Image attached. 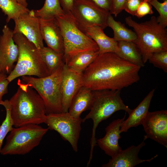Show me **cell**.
Returning <instances> with one entry per match:
<instances>
[{
	"instance_id": "f1b7e54d",
	"label": "cell",
	"mask_w": 167,
	"mask_h": 167,
	"mask_svg": "<svg viewBox=\"0 0 167 167\" xmlns=\"http://www.w3.org/2000/svg\"><path fill=\"white\" fill-rule=\"evenodd\" d=\"M148 61L155 67L162 69L165 72H167V51L154 53Z\"/></svg>"
},
{
	"instance_id": "8d00e7d4",
	"label": "cell",
	"mask_w": 167,
	"mask_h": 167,
	"mask_svg": "<svg viewBox=\"0 0 167 167\" xmlns=\"http://www.w3.org/2000/svg\"><path fill=\"white\" fill-rule=\"evenodd\" d=\"M3 74H0V78L2 75Z\"/></svg>"
},
{
	"instance_id": "f546056e",
	"label": "cell",
	"mask_w": 167,
	"mask_h": 167,
	"mask_svg": "<svg viewBox=\"0 0 167 167\" xmlns=\"http://www.w3.org/2000/svg\"><path fill=\"white\" fill-rule=\"evenodd\" d=\"M153 13L152 6L149 2L145 0H143L140 2L138 8L135 16L140 18L147 15H152Z\"/></svg>"
},
{
	"instance_id": "d4e9b609",
	"label": "cell",
	"mask_w": 167,
	"mask_h": 167,
	"mask_svg": "<svg viewBox=\"0 0 167 167\" xmlns=\"http://www.w3.org/2000/svg\"><path fill=\"white\" fill-rule=\"evenodd\" d=\"M107 26L113 30V38L118 42L124 41L134 42L136 39V35L134 31L127 28L124 24L115 20L111 14L108 18Z\"/></svg>"
},
{
	"instance_id": "52a82bcc",
	"label": "cell",
	"mask_w": 167,
	"mask_h": 167,
	"mask_svg": "<svg viewBox=\"0 0 167 167\" xmlns=\"http://www.w3.org/2000/svg\"><path fill=\"white\" fill-rule=\"evenodd\" d=\"M63 66L45 77H22V81L36 90L42 98L46 114L62 112L60 86Z\"/></svg>"
},
{
	"instance_id": "8992f818",
	"label": "cell",
	"mask_w": 167,
	"mask_h": 167,
	"mask_svg": "<svg viewBox=\"0 0 167 167\" xmlns=\"http://www.w3.org/2000/svg\"><path fill=\"white\" fill-rule=\"evenodd\" d=\"M56 19L63 38L65 63L71 57L79 53L99 51L96 43L79 28L70 12Z\"/></svg>"
},
{
	"instance_id": "9a60e30c",
	"label": "cell",
	"mask_w": 167,
	"mask_h": 167,
	"mask_svg": "<svg viewBox=\"0 0 167 167\" xmlns=\"http://www.w3.org/2000/svg\"><path fill=\"white\" fill-rule=\"evenodd\" d=\"M144 137L143 141L137 146L132 145L124 150H122L118 154L111 157L108 163L102 165L103 167H133L144 162H150L158 156L156 155L147 160L139 159L138 154L140 149L145 145Z\"/></svg>"
},
{
	"instance_id": "603a6c76",
	"label": "cell",
	"mask_w": 167,
	"mask_h": 167,
	"mask_svg": "<svg viewBox=\"0 0 167 167\" xmlns=\"http://www.w3.org/2000/svg\"><path fill=\"white\" fill-rule=\"evenodd\" d=\"M37 50L50 74L65 64L63 54L58 53L48 46L37 48Z\"/></svg>"
},
{
	"instance_id": "7c38bea8",
	"label": "cell",
	"mask_w": 167,
	"mask_h": 167,
	"mask_svg": "<svg viewBox=\"0 0 167 167\" xmlns=\"http://www.w3.org/2000/svg\"><path fill=\"white\" fill-rule=\"evenodd\" d=\"M2 32L0 36V74L8 75L17 61L19 49L13 39V30L5 25Z\"/></svg>"
},
{
	"instance_id": "30bf717a",
	"label": "cell",
	"mask_w": 167,
	"mask_h": 167,
	"mask_svg": "<svg viewBox=\"0 0 167 167\" xmlns=\"http://www.w3.org/2000/svg\"><path fill=\"white\" fill-rule=\"evenodd\" d=\"M82 122L80 117L75 118L68 112L46 114L44 123L49 129L57 132L64 140L69 143L73 150L77 152Z\"/></svg>"
},
{
	"instance_id": "ac0fdd59",
	"label": "cell",
	"mask_w": 167,
	"mask_h": 167,
	"mask_svg": "<svg viewBox=\"0 0 167 167\" xmlns=\"http://www.w3.org/2000/svg\"><path fill=\"white\" fill-rule=\"evenodd\" d=\"M103 30L100 26H95L84 28L82 31L96 43L99 48V54L116 53L118 48V42L113 38L107 36Z\"/></svg>"
},
{
	"instance_id": "ffe728a7",
	"label": "cell",
	"mask_w": 167,
	"mask_h": 167,
	"mask_svg": "<svg viewBox=\"0 0 167 167\" xmlns=\"http://www.w3.org/2000/svg\"><path fill=\"white\" fill-rule=\"evenodd\" d=\"M94 99L92 91L82 86L73 98L68 109V113L75 118L80 117L83 112L91 109Z\"/></svg>"
},
{
	"instance_id": "cb8c5ba5",
	"label": "cell",
	"mask_w": 167,
	"mask_h": 167,
	"mask_svg": "<svg viewBox=\"0 0 167 167\" xmlns=\"http://www.w3.org/2000/svg\"><path fill=\"white\" fill-rule=\"evenodd\" d=\"M33 11L35 16L44 19L56 18L65 14L61 6V0H45L41 8Z\"/></svg>"
},
{
	"instance_id": "836d02e7",
	"label": "cell",
	"mask_w": 167,
	"mask_h": 167,
	"mask_svg": "<svg viewBox=\"0 0 167 167\" xmlns=\"http://www.w3.org/2000/svg\"><path fill=\"white\" fill-rule=\"evenodd\" d=\"M96 5L103 10L109 12L110 0H92Z\"/></svg>"
},
{
	"instance_id": "e575fe53",
	"label": "cell",
	"mask_w": 167,
	"mask_h": 167,
	"mask_svg": "<svg viewBox=\"0 0 167 167\" xmlns=\"http://www.w3.org/2000/svg\"><path fill=\"white\" fill-rule=\"evenodd\" d=\"M75 0H61V6L65 13H66L71 11Z\"/></svg>"
},
{
	"instance_id": "d6986e66",
	"label": "cell",
	"mask_w": 167,
	"mask_h": 167,
	"mask_svg": "<svg viewBox=\"0 0 167 167\" xmlns=\"http://www.w3.org/2000/svg\"><path fill=\"white\" fill-rule=\"evenodd\" d=\"M155 89H152L138 106L129 114L128 118L124 120L121 125V133L126 132L130 128L141 125V123L148 112L152 98Z\"/></svg>"
},
{
	"instance_id": "e0dca14e",
	"label": "cell",
	"mask_w": 167,
	"mask_h": 167,
	"mask_svg": "<svg viewBox=\"0 0 167 167\" xmlns=\"http://www.w3.org/2000/svg\"><path fill=\"white\" fill-rule=\"evenodd\" d=\"M126 115L122 119L113 121L105 128V136L97 140V143L100 148L111 157L122 150L119 145L118 141L121 138L120 127Z\"/></svg>"
},
{
	"instance_id": "6da1fadb",
	"label": "cell",
	"mask_w": 167,
	"mask_h": 167,
	"mask_svg": "<svg viewBox=\"0 0 167 167\" xmlns=\"http://www.w3.org/2000/svg\"><path fill=\"white\" fill-rule=\"evenodd\" d=\"M141 68L115 53L99 54L83 73V86L92 91H121L139 80Z\"/></svg>"
},
{
	"instance_id": "3957f363",
	"label": "cell",
	"mask_w": 167,
	"mask_h": 167,
	"mask_svg": "<svg viewBox=\"0 0 167 167\" xmlns=\"http://www.w3.org/2000/svg\"><path fill=\"white\" fill-rule=\"evenodd\" d=\"M125 19L136 34V39L134 42L139 50L144 64L153 53L167 51V29L159 23L155 16L140 23L130 16Z\"/></svg>"
},
{
	"instance_id": "1f68e13d",
	"label": "cell",
	"mask_w": 167,
	"mask_h": 167,
	"mask_svg": "<svg viewBox=\"0 0 167 167\" xmlns=\"http://www.w3.org/2000/svg\"><path fill=\"white\" fill-rule=\"evenodd\" d=\"M126 0H110V10L111 14L116 17L123 10Z\"/></svg>"
},
{
	"instance_id": "d6a6232c",
	"label": "cell",
	"mask_w": 167,
	"mask_h": 167,
	"mask_svg": "<svg viewBox=\"0 0 167 167\" xmlns=\"http://www.w3.org/2000/svg\"><path fill=\"white\" fill-rule=\"evenodd\" d=\"M7 75L3 74L0 78V102L3 96L8 92V86L10 83L6 78Z\"/></svg>"
},
{
	"instance_id": "d590c367",
	"label": "cell",
	"mask_w": 167,
	"mask_h": 167,
	"mask_svg": "<svg viewBox=\"0 0 167 167\" xmlns=\"http://www.w3.org/2000/svg\"><path fill=\"white\" fill-rule=\"evenodd\" d=\"M20 4L25 7H27L28 6V3L26 0H17Z\"/></svg>"
},
{
	"instance_id": "484cf974",
	"label": "cell",
	"mask_w": 167,
	"mask_h": 167,
	"mask_svg": "<svg viewBox=\"0 0 167 167\" xmlns=\"http://www.w3.org/2000/svg\"><path fill=\"white\" fill-rule=\"evenodd\" d=\"M0 8L4 15L7 16L6 19L7 23L11 19L14 20L30 11L17 0H0Z\"/></svg>"
},
{
	"instance_id": "5b68a950",
	"label": "cell",
	"mask_w": 167,
	"mask_h": 167,
	"mask_svg": "<svg viewBox=\"0 0 167 167\" xmlns=\"http://www.w3.org/2000/svg\"><path fill=\"white\" fill-rule=\"evenodd\" d=\"M13 39L18 46L19 54L16 65L6 77L10 82L21 76L41 78L50 75L33 43L19 33L14 34Z\"/></svg>"
},
{
	"instance_id": "74e56055",
	"label": "cell",
	"mask_w": 167,
	"mask_h": 167,
	"mask_svg": "<svg viewBox=\"0 0 167 167\" xmlns=\"http://www.w3.org/2000/svg\"><path fill=\"white\" fill-rule=\"evenodd\" d=\"M145 0L147 1H148V2H149L152 0Z\"/></svg>"
},
{
	"instance_id": "ba28073f",
	"label": "cell",
	"mask_w": 167,
	"mask_h": 167,
	"mask_svg": "<svg viewBox=\"0 0 167 167\" xmlns=\"http://www.w3.org/2000/svg\"><path fill=\"white\" fill-rule=\"evenodd\" d=\"M49 129L36 124L13 127L6 138L0 154L23 155L29 153L39 144Z\"/></svg>"
},
{
	"instance_id": "277c9868",
	"label": "cell",
	"mask_w": 167,
	"mask_h": 167,
	"mask_svg": "<svg viewBox=\"0 0 167 167\" xmlns=\"http://www.w3.org/2000/svg\"><path fill=\"white\" fill-rule=\"evenodd\" d=\"M92 91L94 98L92 106L89 113L82 119V122L90 119H92L93 122L89 162L92 160L94 148L97 145L96 131L99 124L117 111L124 110L129 114L132 110L124 103L120 96V90H102Z\"/></svg>"
},
{
	"instance_id": "4dcf8cb0",
	"label": "cell",
	"mask_w": 167,
	"mask_h": 167,
	"mask_svg": "<svg viewBox=\"0 0 167 167\" xmlns=\"http://www.w3.org/2000/svg\"><path fill=\"white\" fill-rule=\"evenodd\" d=\"M143 0H126L123 10L132 16H135L138 8Z\"/></svg>"
},
{
	"instance_id": "2e32d148",
	"label": "cell",
	"mask_w": 167,
	"mask_h": 167,
	"mask_svg": "<svg viewBox=\"0 0 167 167\" xmlns=\"http://www.w3.org/2000/svg\"><path fill=\"white\" fill-rule=\"evenodd\" d=\"M38 18L41 35L48 47L64 54L63 38L56 19H44Z\"/></svg>"
},
{
	"instance_id": "44dd1931",
	"label": "cell",
	"mask_w": 167,
	"mask_h": 167,
	"mask_svg": "<svg viewBox=\"0 0 167 167\" xmlns=\"http://www.w3.org/2000/svg\"><path fill=\"white\" fill-rule=\"evenodd\" d=\"M118 46L115 53L120 57L141 67L144 66L140 52L133 42L119 41Z\"/></svg>"
},
{
	"instance_id": "8fae6325",
	"label": "cell",
	"mask_w": 167,
	"mask_h": 167,
	"mask_svg": "<svg viewBox=\"0 0 167 167\" xmlns=\"http://www.w3.org/2000/svg\"><path fill=\"white\" fill-rule=\"evenodd\" d=\"M141 124L146 133L144 137L151 139L167 148V111L148 112Z\"/></svg>"
},
{
	"instance_id": "7402d4cb",
	"label": "cell",
	"mask_w": 167,
	"mask_h": 167,
	"mask_svg": "<svg viewBox=\"0 0 167 167\" xmlns=\"http://www.w3.org/2000/svg\"><path fill=\"white\" fill-rule=\"evenodd\" d=\"M99 54L98 51H88L79 53L71 57L65 64L71 70L83 74Z\"/></svg>"
},
{
	"instance_id": "9c48e42d",
	"label": "cell",
	"mask_w": 167,
	"mask_h": 167,
	"mask_svg": "<svg viewBox=\"0 0 167 167\" xmlns=\"http://www.w3.org/2000/svg\"><path fill=\"white\" fill-rule=\"evenodd\" d=\"M79 28L98 26L103 29L107 26L109 12L100 8L92 0H75L70 11Z\"/></svg>"
},
{
	"instance_id": "7a4b0ae2",
	"label": "cell",
	"mask_w": 167,
	"mask_h": 167,
	"mask_svg": "<svg viewBox=\"0 0 167 167\" xmlns=\"http://www.w3.org/2000/svg\"><path fill=\"white\" fill-rule=\"evenodd\" d=\"M15 93L9 100L11 115L15 127L45 123L46 113L42 98L36 91L19 79Z\"/></svg>"
},
{
	"instance_id": "5bb4252c",
	"label": "cell",
	"mask_w": 167,
	"mask_h": 167,
	"mask_svg": "<svg viewBox=\"0 0 167 167\" xmlns=\"http://www.w3.org/2000/svg\"><path fill=\"white\" fill-rule=\"evenodd\" d=\"M82 74L71 70L65 64L64 65L60 86L62 112H68L73 98L83 86Z\"/></svg>"
},
{
	"instance_id": "4fadbf2b",
	"label": "cell",
	"mask_w": 167,
	"mask_h": 167,
	"mask_svg": "<svg viewBox=\"0 0 167 167\" xmlns=\"http://www.w3.org/2000/svg\"><path fill=\"white\" fill-rule=\"evenodd\" d=\"M13 33L23 35L37 48L44 46L39 19L34 16L33 10L14 19Z\"/></svg>"
},
{
	"instance_id": "83f0119b",
	"label": "cell",
	"mask_w": 167,
	"mask_h": 167,
	"mask_svg": "<svg viewBox=\"0 0 167 167\" xmlns=\"http://www.w3.org/2000/svg\"><path fill=\"white\" fill-rule=\"evenodd\" d=\"M160 2L158 0H152L149 3L155 8L159 14L156 17L157 21L162 26L166 28L167 26V0H163Z\"/></svg>"
},
{
	"instance_id": "4316f807",
	"label": "cell",
	"mask_w": 167,
	"mask_h": 167,
	"mask_svg": "<svg viewBox=\"0 0 167 167\" xmlns=\"http://www.w3.org/2000/svg\"><path fill=\"white\" fill-rule=\"evenodd\" d=\"M0 105L3 106L6 111V115L4 120L0 126V154L4 140L7 134L13 128V122L11 115V105L9 101L2 100Z\"/></svg>"
}]
</instances>
